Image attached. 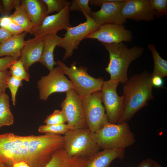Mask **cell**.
I'll use <instances>...</instances> for the list:
<instances>
[{
	"instance_id": "1",
	"label": "cell",
	"mask_w": 167,
	"mask_h": 167,
	"mask_svg": "<svg viewBox=\"0 0 167 167\" xmlns=\"http://www.w3.org/2000/svg\"><path fill=\"white\" fill-rule=\"evenodd\" d=\"M63 136L50 133L21 136L0 135V163L5 167L24 162L29 167H44L54 153L63 148Z\"/></svg>"
},
{
	"instance_id": "2",
	"label": "cell",
	"mask_w": 167,
	"mask_h": 167,
	"mask_svg": "<svg viewBox=\"0 0 167 167\" xmlns=\"http://www.w3.org/2000/svg\"><path fill=\"white\" fill-rule=\"evenodd\" d=\"M152 74L147 71L132 76L123 84V110L117 123L127 122L140 109L154 98Z\"/></svg>"
},
{
	"instance_id": "3",
	"label": "cell",
	"mask_w": 167,
	"mask_h": 167,
	"mask_svg": "<svg viewBox=\"0 0 167 167\" xmlns=\"http://www.w3.org/2000/svg\"><path fill=\"white\" fill-rule=\"evenodd\" d=\"M101 43L109 54V62L105 70L110 75L109 80L124 84L128 79L127 72L130 65L142 55L144 48L136 45L129 48L122 43Z\"/></svg>"
},
{
	"instance_id": "4",
	"label": "cell",
	"mask_w": 167,
	"mask_h": 167,
	"mask_svg": "<svg viewBox=\"0 0 167 167\" xmlns=\"http://www.w3.org/2000/svg\"><path fill=\"white\" fill-rule=\"evenodd\" d=\"M100 149H125L135 141L127 122L111 123L108 122L96 132Z\"/></svg>"
},
{
	"instance_id": "5",
	"label": "cell",
	"mask_w": 167,
	"mask_h": 167,
	"mask_svg": "<svg viewBox=\"0 0 167 167\" xmlns=\"http://www.w3.org/2000/svg\"><path fill=\"white\" fill-rule=\"evenodd\" d=\"M63 137L64 148L70 156L88 159L100 149L96 133L88 128L69 130Z\"/></svg>"
},
{
	"instance_id": "6",
	"label": "cell",
	"mask_w": 167,
	"mask_h": 167,
	"mask_svg": "<svg viewBox=\"0 0 167 167\" xmlns=\"http://www.w3.org/2000/svg\"><path fill=\"white\" fill-rule=\"evenodd\" d=\"M75 62L68 67L60 60L56 61V65L69 77L74 89L83 99L97 91H101L104 80L102 78H94L87 72V68L80 66L78 68Z\"/></svg>"
},
{
	"instance_id": "7",
	"label": "cell",
	"mask_w": 167,
	"mask_h": 167,
	"mask_svg": "<svg viewBox=\"0 0 167 167\" xmlns=\"http://www.w3.org/2000/svg\"><path fill=\"white\" fill-rule=\"evenodd\" d=\"M83 14L86 19V21L66 29L64 37L61 38L57 45L65 49L63 60L71 56L74 50L78 49L80 42L88 35L97 30L99 27L91 16L85 13Z\"/></svg>"
},
{
	"instance_id": "8",
	"label": "cell",
	"mask_w": 167,
	"mask_h": 167,
	"mask_svg": "<svg viewBox=\"0 0 167 167\" xmlns=\"http://www.w3.org/2000/svg\"><path fill=\"white\" fill-rule=\"evenodd\" d=\"M66 97L61 104V110L70 130L88 128L83 105L82 98L73 88L66 92Z\"/></svg>"
},
{
	"instance_id": "9",
	"label": "cell",
	"mask_w": 167,
	"mask_h": 167,
	"mask_svg": "<svg viewBox=\"0 0 167 167\" xmlns=\"http://www.w3.org/2000/svg\"><path fill=\"white\" fill-rule=\"evenodd\" d=\"M82 102L88 128L96 133L108 122L102 104L101 92H93L83 98Z\"/></svg>"
},
{
	"instance_id": "10",
	"label": "cell",
	"mask_w": 167,
	"mask_h": 167,
	"mask_svg": "<svg viewBox=\"0 0 167 167\" xmlns=\"http://www.w3.org/2000/svg\"><path fill=\"white\" fill-rule=\"evenodd\" d=\"M119 83L110 80L104 81L101 91L102 101L108 122L111 123H118L123 110V96H119L117 92Z\"/></svg>"
},
{
	"instance_id": "11",
	"label": "cell",
	"mask_w": 167,
	"mask_h": 167,
	"mask_svg": "<svg viewBox=\"0 0 167 167\" xmlns=\"http://www.w3.org/2000/svg\"><path fill=\"white\" fill-rule=\"evenodd\" d=\"M37 84L39 98L43 101H46L53 93L66 92L71 89H74L72 82L58 66L49 71L47 76H42Z\"/></svg>"
},
{
	"instance_id": "12",
	"label": "cell",
	"mask_w": 167,
	"mask_h": 167,
	"mask_svg": "<svg viewBox=\"0 0 167 167\" xmlns=\"http://www.w3.org/2000/svg\"><path fill=\"white\" fill-rule=\"evenodd\" d=\"M85 38L96 39L101 43H120L131 41L132 35L131 32L123 25L108 24L100 26L97 30Z\"/></svg>"
},
{
	"instance_id": "13",
	"label": "cell",
	"mask_w": 167,
	"mask_h": 167,
	"mask_svg": "<svg viewBox=\"0 0 167 167\" xmlns=\"http://www.w3.org/2000/svg\"><path fill=\"white\" fill-rule=\"evenodd\" d=\"M122 16L139 21H150L154 19L156 12L149 0H125L121 9Z\"/></svg>"
},
{
	"instance_id": "14",
	"label": "cell",
	"mask_w": 167,
	"mask_h": 167,
	"mask_svg": "<svg viewBox=\"0 0 167 167\" xmlns=\"http://www.w3.org/2000/svg\"><path fill=\"white\" fill-rule=\"evenodd\" d=\"M70 5L59 12L47 15L38 28L34 35V37L43 38L47 35L57 33L61 30H66L72 27L70 22Z\"/></svg>"
},
{
	"instance_id": "15",
	"label": "cell",
	"mask_w": 167,
	"mask_h": 167,
	"mask_svg": "<svg viewBox=\"0 0 167 167\" xmlns=\"http://www.w3.org/2000/svg\"><path fill=\"white\" fill-rule=\"evenodd\" d=\"M124 0H110L103 4L99 11L92 12L91 17L99 26L108 24L123 25L126 22L121 12Z\"/></svg>"
},
{
	"instance_id": "16",
	"label": "cell",
	"mask_w": 167,
	"mask_h": 167,
	"mask_svg": "<svg viewBox=\"0 0 167 167\" xmlns=\"http://www.w3.org/2000/svg\"><path fill=\"white\" fill-rule=\"evenodd\" d=\"M43 38H34L25 41L21 51V59L26 71L34 63L39 62L42 52Z\"/></svg>"
},
{
	"instance_id": "17",
	"label": "cell",
	"mask_w": 167,
	"mask_h": 167,
	"mask_svg": "<svg viewBox=\"0 0 167 167\" xmlns=\"http://www.w3.org/2000/svg\"><path fill=\"white\" fill-rule=\"evenodd\" d=\"M125 155V149H103L88 158L84 167H110L114 160H122Z\"/></svg>"
},
{
	"instance_id": "18",
	"label": "cell",
	"mask_w": 167,
	"mask_h": 167,
	"mask_svg": "<svg viewBox=\"0 0 167 167\" xmlns=\"http://www.w3.org/2000/svg\"><path fill=\"white\" fill-rule=\"evenodd\" d=\"M21 5L27 11L33 24L34 35L48 15L46 6L42 0H22Z\"/></svg>"
},
{
	"instance_id": "19",
	"label": "cell",
	"mask_w": 167,
	"mask_h": 167,
	"mask_svg": "<svg viewBox=\"0 0 167 167\" xmlns=\"http://www.w3.org/2000/svg\"><path fill=\"white\" fill-rule=\"evenodd\" d=\"M88 159L69 156L64 148L57 150L44 167H84Z\"/></svg>"
},
{
	"instance_id": "20",
	"label": "cell",
	"mask_w": 167,
	"mask_h": 167,
	"mask_svg": "<svg viewBox=\"0 0 167 167\" xmlns=\"http://www.w3.org/2000/svg\"><path fill=\"white\" fill-rule=\"evenodd\" d=\"M61 37L57 33L47 35L43 38V46L40 63L47 68L49 71H52L56 65L54 58V49L59 44Z\"/></svg>"
},
{
	"instance_id": "21",
	"label": "cell",
	"mask_w": 167,
	"mask_h": 167,
	"mask_svg": "<svg viewBox=\"0 0 167 167\" xmlns=\"http://www.w3.org/2000/svg\"><path fill=\"white\" fill-rule=\"evenodd\" d=\"M27 32L13 35L0 44V57L10 56L19 59L21 50L25 42L24 38Z\"/></svg>"
},
{
	"instance_id": "22",
	"label": "cell",
	"mask_w": 167,
	"mask_h": 167,
	"mask_svg": "<svg viewBox=\"0 0 167 167\" xmlns=\"http://www.w3.org/2000/svg\"><path fill=\"white\" fill-rule=\"evenodd\" d=\"M13 14L9 16L12 21L21 26L24 31L34 35L33 26L30 17L21 3L17 6Z\"/></svg>"
},
{
	"instance_id": "23",
	"label": "cell",
	"mask_w": 167,
	"mask_h": 167,
	"mask_svg": "<svg viewBox=\"0 0 167 167\" xmlns=\"http://www.w3.org/2000/svg\"><path fill=\"white\" fill-rule=\"evenodd\" d=\"M148 47L152 53L154 63L152 76L158 75L162 78L166 76L167 61L161 58L154 44H149Z\"/></svg>"
},
{
	"instance_id": "24",
	"label": "cell",
	"mask_w": 167,
	"mask_h": 167,
	"mask_svg": "<svg viewBox=\"0 0 167 167\" xmlns=\"http://www.w3.org/2000/svg\"><path fill=\"white\" fill-rule=\"evenodd\" d=\"M14 122V117L11 111L9 97L6 93L0 96V128L10 126Z\"/></svg>"
},
{
	"instance_id": "25",
	"label": "cell",
	"mask_w": 167,
	"mask_h": 167,
	"mask_svg": "<svg viewBox=\"0 0 167 167\" xmlns=\"http://www.w3.org/2000/svg\"><path fill=\"white\" fill-rule=\"evenodd\" d=\"M11 75L22 81L28 82L30 79L29 73L25 69L23 62L19 59L14 62L9 66Z\"/></svg>"
},
{
	"instance_id": "26",
	"label": "cell",
	"mask_w": 167,
	"mask_h": 167,
	"mask_svg": "<svg viewBox=\"0 0 167 167\" xmlns=\"http://www.w3.org/2000/svg\"><path fill=\"white\" fill-rule=\"evenodd\" d=\"M70 128L67 124L56 125H43L40 126L38 131L42 133H50L56 135H64Z\"/></svg>"
},
{
	"instance_id": "27",
	"label": "cell",
	"mask_w": 167,
	"mask_h": 167,
	"mask_svg": "<svg viewBox=\"0 0 167 167\" xmlns=\"http://www.w3.org/2000/svg\"><path fill=\"white\" fill-rule=\"evenodd\" d=\"M47 6L48 15L54 12H59L65 7L70 4V2L66 0H42Z\"/></svg>"
},
{
	"instance_id": "28",
	"label": "cell",
	"mask_w": 167,
	"mask_h": 167,
	"mask_svg": "<svg viewBox=\"0 0 167 167\" xmlns=\"http://www.w3.org/2000/svg\"><path fill=\"white\" fill-rule=\"evenodd\" d=\"M89 0H73L69 6L70 11H79L91 16L92 12L89 6Z\"/></svg>"
},
{
	"instance_id": "29",
	"label": "cell",
	"mask_w": 167,
	"mask_h": 167,
	"mask_svg": "<svg viewBox=\"0 0 167 167\" xmlns=\"http://www.w3.org/2000/svg\"><path fill=\"white\" fill-rule=\"evenodd\" d=\"M44 122L46 125L60 124L65 123L66 119L61 110H55L47 117Z\"/></svg>"
},
{
	"instance_id": "30",
	"label": "cell",
	"mask_w": 167,
	"mask_h": 167,
	"mask_svg": "<svg viewBox=\"0 0 167 167\" xmlns=\"http://www.w3.org/2000/svg\"><path fill=\"white\" fill-rule=\"evenodd\" d=\"M22 85V80L11 75L9 77L7 82V88L9 89L11 99L14 106L15 105L16 97L19 87Z\"/></svg>"
},
{
	"instance_id": "31",
	"label": "cell",
	"mask_w": 167,
	"mask_h": 167,
	"mask_svg": "<svg viewBox=\"0 0 167 167\" xmlns=\"http://www.w3.org/2000/svg\"><path fill=\"white\" fill-rule=\"evenodd\" d=\"M149 0L152 8L155 11V16L160 18L167 15V0Z\"/></svg>"
},
{
	"instance_id": "32",
	"label": "cell",
	"mask_w": 167,
	"mask_h": 167,
	"mask_svg": "<svg viewBox=\"0 0 167 167\" xmlns=\"http://www.w3.org/2000/svg\"><path fill=\"white\" fill-rule=\"evenodd\" d=\"M2 1L4 15L6 16H8L13 9H15L21 3V1L19 0H2Z\"/></svg>"
},
{
	"instance_id": "33",
	"label": "cell",
	"mask_w": 167,
	"mask_h": 167,
	"mask_svg": "<svg viewBox=\"0 0 167 167\" xmlns=\"http://www.w3.org/2000/svg\"><path fill=\"white\" fill-rule=\"evenodd\" d=\"M8 70L4 71H0V96L5 93L7 88V82L11 75Z\"/></svg>"
},
{
	"instance_id": "34",
	"label": "cell",
	"mask_w": 167,
	"mask_h": 167,
	"mask_svg": "<svg viewBox=\"0 0 167 167\" xmlns=\"http://www.w3.org/2000/svg\"><path fill=\"white\" fill-rule=\"evenodd\" d=\"M18 59L10 56L0 58V71L7 70L12 64Z\"/></svg>"
},
{
	"instance_id": "35",
	"label": "cell",
	"mask_w": 167,
	"mask_h": 167,
	"mask_svg": "<svg viewBox=\"0 0 167 167\" xmlns=\"http://www.w3.org/2000/svg\"><path fill=\"white\" fill-rule=\"evenodd\" d=\"M3 29L11 35L19 34L25 32L24 29L21 26L13 21L8 26Z\"/></svg>"
},
{
	"instance_id": "36",
	"label": "cell",
	"mask_w": 167,
	"mask_h": 167,
	"mask_svg": "<svg viewBox=\"0 0 167 167\" xmlns=\"http://www.w3.org/2000/svg\"><path fill=\"white\" fill-rule=\"evenodd\" d=\"M152 83L153 87L159 88H163L164 81L162 78L158 75L152 76Z\"/></svg>"
},
{
	"instance_id": "37",
	"label": "cell",
	"mask_w": 167,
	"mask_h": 167,
	"mask_svg": "<svg viewBox=\"0 0 167 167\" xmlns=\"http://www.w3.org/2000/svg\"><path fill=\"white\" fill-rule=\"evenodd\" d=\"M12 22L9 16L5 15L0 17V26L2 28L7 27Z\"/></svg>"
},
{
	"instance_id": "38",
	"label": "cell",
	"mask_w": 167,
	"mask_h": 167,
	"mask_svg": "<svg viewBox=\"0 0 167 167\" xmlns=\"http://www.w3.org/2000/svg\"><path fill=\"white\" fill-rule=\"evenodd\" d=\"M12 36L4 29L0 28V44L9 39Z\"/></svg>"
},
{
	"instance_id": "39",
	"label": "cell",
	"mask_w": 167,
	"mask_h": 167,
	"mask_svg": "<svg viewBox=\"0 0 167 167\" xmlns=\"http://www.w3.org/2000/svg\"><path fill=\"white\" fill-rule=\"evenodd\" d=\"M152 161L150 158H147L142 161L137 167H152Z\"/></svg>"
},
{
	"instance_id": "40",
	"label": "cell",
	"mask_w": 167,
	"mask_h": 167,
	"mask_svg": "<svg viewBox=\"0 0 167 167\" xmlns=\"http://www.w3.org/2000/svg\"><path fill=\"white\" fill-rule=\"evenodd\" d=\"M110 0H89V4L95 6H101L103 4L108 2Z\"/></svg>"
},
{
	"instance_id": "41",
	"label": "cell",
	"mask_w": 167,
	"mask_h": 167,
	"mask_svg": "<svg viewBox=\"0 0 167 167\" xmlns=\"http://www.w3.org/2000/svg\"><path fill=\"white\" fill-rule=\"evenodd\" d=\"M12 167H29L27 164L24 162H20L14 164Z\"/></svg>"
},
{
	"instance_id": "42",
	"label": "cell",
	"mask_w": 167,
	"mask_h": 167,
	"mask_svg": "<svg viewBox=\"0 0 167 167\" xmlns=\"http://www.w3.org/2000/svg\"><path fill=\"white\" fill-rule=\"evenodd\" d=\"M152 167H163L155 161H152Z\"/></svg>"
},
{
	"instance_id": "43",
	"label": "cell",
	"mask_w": 167,
	"mask_h": 167,
	"mask_svg": "<svg viewBox=\"0 0 167 167\" xmlns=\"http://www.w3.org/2000/svg\"><path fill=\"white\" fill-rule=\"evenodd\" d=\"M0 14L2 15H4L2 0H0Z\"/></svg>"
},
{
	"instance_id": "44",
	"label": "cell",
	"mask_w": 167,
	"mask_h": 167,
	"mask_svg": "<svg viewBox=\"0 0 167 167\" xmlns=\"http://www.w3.org/2000/svg\"></svg>"
}]
</instances>
